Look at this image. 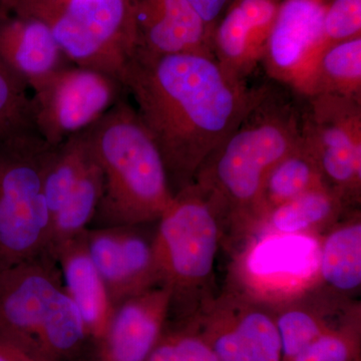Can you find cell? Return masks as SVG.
<instances>
[{"instance_id":"6da1fadb","label":"cell","mask_w":361,"mask_h":361,"mask_svg":"<svg viewBox=\"0 0 361 361\" xmlns=\"http://www.w3.org/2000/svg\"><path fill=\"white\" fill-rule=\"evenodd\" d=\"M121 82L160 151L174 195L193 184L257 90L226 73L213 54H155L137 47Z\"/></svg>"},{"instance_id":"7a4b0ae2","label":"cell","mask_w":361,"mask_h":361,"mask_svg":"<svg viewBox=\"0 0 361 361\" xmlns=\"http://www.w3.org/2000/svg\"><path fill=\"white\" fill-rule=\"evenodd\" d=\"M303 108L274 87L256 90L231 135L207 159L193 184L213 207L222 246L235 254L257 225V206L266 176L302 140Z\"/></svg>"},{"instance_id":"3957f363","label":"cell","mask_w":361,"mask_h":361,"mask_svg":"<svg viewBox=\"0 0 361 361\" xmlns=\"http://www.w3.org/2000/svg\"><path fill=\"white\" fill-rule=\"evenodd\" d=\"M90 135L104 190L89 228L157 223L175 195L160 151L134 106L121 99Z\"/></svg>"},{"instance_id":"277c9868","label":"cell","mask_w":361,"mask_h":361,"mask_svg":"<svg viewBox=\"0 0 361 361\" xmlns=\"http://www.w3.org/2000/svg\"><path fill=\"white\" fill-rule=\"evenodd\" d=\"M222 231L213 207L190 185L175 195L154 233L161 285L171 293L168 322H185L217 298L215 268Z\"/></svg>"},{"instance_id":"5b68a950","label":"cell","mask_w":361,"mask_h":361,"mask_svg":"<svg viewBox=\"0 0 361 361\" xmlns=\"http://www.w3.org/2000/svg\"><path fill=\"white\" fill-rule=\"evenodd\" d=\"M0 330L35 342L56 361H80L94 351L49 250L0 271Z\"/></svg>"},{"instance_id":"8992f818","label":"cell","mask_w":361,"mask_h":361,"mask_svg":"<svg viewBox=\"0 0 361 361\" xmlns=\"http://www.w3.org/2000/svg\"><path fill=\"white\" fill-rule=\"evenodd\" d=\"M52 147L33 125L0 135V271L49 250L44 176Z\"/></svg>"},{"instance_id":"52a82bcc","label":"cell","mask_w":361,"mask_h":361,"mask_svg":"<svg viewBox=\"0 0 361 361\" xmlns=\"http://www.w3.org/2000/svg\"><path fill=\"white\" fill-rule=\"evenodd\" d=\"M39 16L66 59L121 82L135 47L134 0H2Z\"/></svg>"},{"instance_id":"ba28073f","label":"cell","mask_w":361,"mask_h":361,"mask_svg":"<svg viewBox=\"0 0 361 361\" xmlns=\"http://www.w3.org/2000/svg\"><path fill=\"white\" fill-rule=\"evenodd\" d=\"M304 144L314 157L327 188L351 208L361 199V99L306 97Z\"/></svg>"},{"instance_id":"9c48e42d","label":"cell","mask_w":361,"mask_h":361,"mask_svg":"<svg viewBox=\"0 0 361 361\" xmlns=\"http://www.w3.org/2000/svg\"><path fill=\"white\" fill-rule=\"evenodd\" d=\"M125 87L104 71L65 66L32 90V123L52 146L90 129L121 99Z\"/></svg>"},{"instance_id":"30bf717a","label":"cell","mask_w":361,"mask_h":361,"mask_svg":"<svg viewBox=\"0 0 361 361\" xmlns=\"http://www.w3.org/2000/svg\"><path fill=\"white\" fill-rule=\"evenodd\" d=\"M142 226L85 230L87 250L114 308L130 297L161 285L154 235L147 236Z\"/></svg>"},{"instance_id":"8fae6325","label":"cell","mask_w":361,"mask_h":361,"mask_svg":"<svg viewBox=\"0 0 361 361\" xmlns=\"http://www.w3.org/2000/svg\"><path fill=\"white\" fill-rule=\"evenodd\" d=\"M329 0H281L266 45L268 73L297 90L326 49L324 16Z\"/></svg>"},{"instance_id":"7c38bea8","label":"cell","mask_w":361,"mask_h":361,"mask_svg":"<svg viewBox=\"0 0 361 361\" xmlns=\"http://www.w3.org/2000/svg\"><path fill=\"white\" fill-rule=\"evenodd\" d=\"M171 293L163 285L118 304L90 361H148L169 319Z\"/></svg>"},{"instance_id":"4fadbf2b","label":"cell","mask_w":361,"mask_h":361,"mask_svg":"<svg viewBox=\"0 0 361 361\" xmlns=\"http://www.w3.org/2000/svg\"><path fill=\"white\" fill-rule=\"evenodd\" d=\"M270 305L281 338L283 361L293 360L322 334L361 322L360 301L320 284Z\"/></svg>"},{"instance_id":"5bb4252c","label":"cell","mask_w":361,"mask_h":361,"mask_svg":"<svg viewBox=\"0 0 361 361\" xmlns=\"http://www.w3.org/2000/svg\"><path fill=\"white\" fill-rule=\"evenodd\" d=\"M281 0H233L213 32V54L226 73L239 80L264 56Z\"/></svg>"},{"instance_id":"9a60e30c","label":"cell","mask_w":361,"mask_h":361,"mask_svg":"<svg viewBox=\"0 0 361 361\" xmlns=\"http://www.w3.org/2000/svg\"><path fill=\"white\" fill-rule=\"evenodd\" d=\"M135 47L155 54H213V30L187 0H134Z\"/></svg>"},{"instance_id":"2e32d148","label":"cell","mask_w":361,"mask_h":361,"mask_svg":"<svg viewBox=\"0 0 361 361\" xmlns=\"http://www.w3.org/2000/svg\"><path fill=\"white\" fill-rule=\"evenodd\" d=\"M0 54L30 90L66 66V59L47 21L1 6Z\"/></svg>"},{"instance_id":"e0dca14e","label":"cell","mask_w":361,"mask_h":361,"mask_svg":"<svg viewBox=\"0 0 361 361\" xmlns=\"http://www.w3.org/2000/svg\"><path fill=\"white\" fill-rule=\"evenodd\" d=\"M85 230L61 244L52 255L58 260L66 290L80 311L87 334L96 344L108 329L115 308L90 258Z\"/></svg>"},{"instance_id":"ac0fdd59","label":"cell","mask_w":361,"mask_h":361,"mask_svg":"<svg viewBox=\"0 0 361 361\" xmlns=\"http://www.w3.org/2000/svg\"><path fill=\"white\" fill-rule=\"evenodd\" d=\"M318 281L356 299L361 288V214L353 209L319 236Z\"/></svg>"},{"instance_id":"d6986e66","label":"cell","mask_w":361,"mask_h":361,"mask_svg":"<svg viewBox=\"0 0 361 361\" xmlns=\"http://www.w3.org/2000/svg\"><path fill=\"white\" fill-rule=\"evenodd\" d=\"M353 209L357 208L349 207L329 188H317L268 213L248 242L270 235L319 237Z\"/></svg>"},{"instance_id":"ffe728a7","label":"cell","mask_w":361,"mask_h":361,"mask_svg":"<svg viewBox=\"0 0 361 361\" xmlns=\"http://www.w3.org/2000/svg\"><path fill=\"white\" fill-rule=\"evenodd\" d=\"M219 297L252 361H283L281 338L272 306L231 285Z\"/></svg>"},{"instance_id":"44dd1931","label":"cell","mask_w":361,"mask_h":361,"mask_svg":"<svg viewBox=\"0 0 361 361\" xmlns=\"http://www.w3.org/2000/svg\"><path fill=\"white\" fill-rule=\"evenodd\" d=\"M296 92L361 99V37L327 47Z\"/></svg>"},{"instance_id":"7402d4cb","label":"cell","mask_w":361,"mask_h":361,"mask_svg":"<svg viewBox=\"0 0 361 361\" xmlns=\"http://www.w3.org/2000/svg\"><path fill=\"white\" fill-rule=\"evenodd\" d=\"M322 187L326 185L314 157L304 144L302 137L300 144L278 161L266 176L259 196L256 228L277 207Z\"/></svg>"},{"instance_id":"603a6c76","label":"cell","mask_w":361,"mask_h":361,"mask_svg":"<svg viewBox=\"0 0 361 361\" xmlns=\"http://www.w3.org/2000/svg\"><path fill=\"white\" fill-rule=\"evenodd\" d=\"M186 322L208 342L219 361H252L219 294L208 308Z\"/></svg>"},{"instance_id":"cb8c5ba5","label":"cell","mask_w":361,"mask_h":361,"mask_svg":"<svg viewBox=\"0 0 361 361\" xmlns=\"http://www.w3.org/2000/svg\"><path fill=\"white\" fill-rule=\"evenodd\" d=\"M148 361H219L208 342L188 322L166 326Z\"/></svg>"},{"instance_id":"d4e9b609","label":"cell","mask_w":361,"mask_h":361,"mask_svg":"<svg viewBox=\"0 0 361 361\" xmlns=\"http://www.w3.org/2000/svg\"><path fill=\"white\" fill-rule=\"evenodd\" d=\"M32 125L30 89L0 54V135Z\"/></svg>"},{"instance_id":"484cf974","label":"cell","mask_w":361,"mask_h":361,"mask_svg":"<svg viewBox=\"0 0 361 361\" xmlns=\"http://www.w3.org/2000/svg\"><path fill=\"white\" fill-rule=\"evenodd\" d=\"M360 325L351 323L322 334L291 361H360Z\"/></svg>"},{"instance_id":"4316f807","label":"cell","mask_w":361,"mask_h":361,"mask_svg":"<svg viewBox=\"0 0 361 361\" xmlns=\"http://www.w3.org/2000/svg\"><path fill=\"white\" fill-rule=\"evenodd\" d=\"M361 37V0H329L324 16L327 47Z\"/></svg>"},{"instance_id":"83f0119b","label":"cell","mask_w":361,"mask_h":361,"mask_svg":"<svg viewBox=\"0 0 361 361\" xmlns=\"http://www.w3.org/2000/svg\"><path fill=\"white\" fill-rule=\"evenodd\" d=\"M0 361H56L35 342L0 330Z\"/></svg>"},{"instance_id":"f1b7e54d","label":"cell","mask_w":361,"mask_h":361,"mask_svg":"<svg viewBox=\"0 0 361 361\" xmlns=\"http://www.w3.org/2000/svg\"><path fill=\"white\" fill-rule=\"evenodd\" d=\"M201 16L211 30L215 28L218 21L232 4L233 0H187Z\"/></svg>"}]
</instances>
